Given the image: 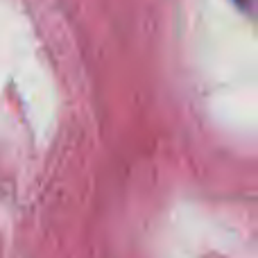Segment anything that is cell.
<instances>
[{
    "label": "cell",
    "mask_w": 258,
    "mask_h": 258,
    "mask_svg": "<svg viewBox=\"0 0 258 258\" xmlns=\"http://www.w3.org/2000/svg\"><path fill=\"white\" fill-rule=\"evenodd\" d=\"M236 3H238V5H242L245 9H249V7H251V0H236Z\"/></svg>",
    "instance_id": "6da1fadb"
}]
</instances>
